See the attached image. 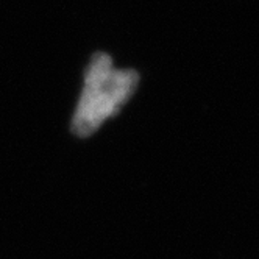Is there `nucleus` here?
<instances>
[{"instance_id":"f257e3e1","label":"nucleus","mask_w":259,"mask_h":259,"mask_svg":"<svg viewBox=\"0 0 259 259\" xmlns=\"http://www.w3.org/2000/svg\"><path fill=\"white\" fill-rule=\"evenodd\" d=\"M138 83V72L116 69L109 55L96 53L84 73V86L72 119V132L83 138L97 132L106 119L119 113L133 96Z\"/></svg>"}]
</instances>
